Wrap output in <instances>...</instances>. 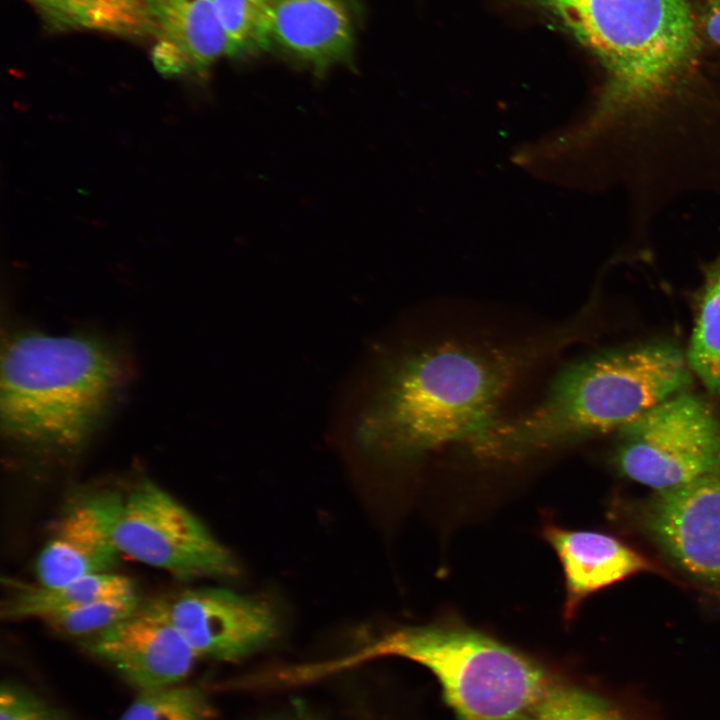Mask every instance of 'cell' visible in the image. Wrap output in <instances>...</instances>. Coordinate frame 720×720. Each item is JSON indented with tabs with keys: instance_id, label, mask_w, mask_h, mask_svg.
<instances>
[{
	"instance_id": "obj_1",
	"label": "cell",
	"mask_w": 720,
	"mask_h": 720,
	"mask_svg": "<svg viewBox=\"0 0 720 720\" xmlns=\"http://www.w3.org/2000/svg\"><path fill=\"white\" fill-rule=\"evenodd\" d=\"M566 324L515 342L445 337L410 351L389 369L364 416L365 447L410 458L452 444L476 447L502 419L521 378L575 337Z\"/></svg>"
},
{
	"instance_id": "obj_2",
	"label": "cell",
	"mask_w": 720,
	"mask_h": 720,
	"mask_svg": "<svg viewBox=\"0 0 720 720\" xmlns=\"http://www.w3.org/2000/svg\"><path fill=\"white\" fill-rule=\"evenodd\" d=\"M686 354L653 340L608 348L566 363L541 399L512 419H500L480 453L515 456L618 432L692 383Z\"/></svg>"
},
{
	"instance_id": "obj_3",
	"label": "cell",
	"mask_w": 720,
	"mask_h": 720,
	"mask_svg": "<svg viewBox=\"0 0 720 720\" xmlns=\"http://www.w3.org/2000/svg\"><path fill=\"white\" fill-rule=\"evenodd\" d=\"M403 654L433 674L461 720H634L605 696L463 625L416 626Z\"/></svg>"
},
{
	"instance_id": "obj_4",
	"label": "cell",
	"mask_w": 720,
	"mask_h": 720,
	"mask_svg": "<svg viewBox=\"0 0 720 720\" xmlns=\"http://www.w3.org/2000/svg\"><path fill=\"white\" fill-rule=\"evenodd\" d=\"M112 351L79 335L29 332L1 357L3 433L29 446L70 450L94 432L119 380Z\"/></svg>"
},
{
	"instance_id": "obj_5",
	"label": "cell",
	"mask_w": 720,
	"mask_h": 720,
	"mask_svg": "<svg viewBox=\"0 0 720 720\" xmlns=\"http://www.w3.org/2000/svg\"><path fill=\"white\" fill-rule=\"evenodd\" d=\"M604 67L602 115L655 103L680 84L699 41L687 0H535Z\"/></svg>"
},
{
	"instance_id": "obj_6",
	"label": "cell",
	"mask_w": 720,
	"mask_h": 720,
	"mask_svg": "<svg viewBox=\"0 0 720 720\" xmlns=\"http://www.w3.org/2000/svg\"><path fill=\"white\" fill-rule=\"evenodd\" d=\"M617 436L618 470L656 491L720 472V413L689 391L653 407Z\"/></svg>"
},
{
	"instance_id": "obj_7",
	"label": "cell",
	"mask_w": 720,
	"mask_h": 720,
	"mask_svg": "<svg viewBox=\"0 0 720 720\" xmlns=\"http://www.w3.org/2000/svg\"><path fill=\"white\" fill-rule=\"evenodd\" d=\"M113 539L120 554L181 580L230 577L238 572L231 552L202 521L148 479L121 497Z\"/></svg>"
},
{
	"instance_id": "obj_8",
	"label": "cell",
	"mask_w": 720,
	"mask_h": 720,
	"mask_svg": "<svg viewBox=\"0 0 720 720\" xmlns=\"http://www.w3.org/2000/svg\"><path fill=\"white\" fill-rule=\"evenodd\" d=\"M148 603L198 657L239 659L263 648L278 631L277 617L267 603L225 588L188 589Z\"/></svg>"
},
{
	"instance_id": "obj_9",
	"label": "cell",
	"mask_w": 720,
	"mask_h": 720,
	"mask_svg": "<svg viewBox=\"0 0 720 720\" xmlns=\"http://www.w3.org/2000/svg\"><path fill=\"white\" fill-rule=\"evenodd\" d=\"M641 520L677 568L720 585V472L656 491L643 505Z\"/></svg>"
},
{
	"instance_id": "obj_10",
	"label": "cell",
	"mask_w": 720,
	"mask_h": 720,
	"mask_svg": "<svg viewBox=\"0 0 720 720\" xmlns=\"http://www.w3.org/2000/svg\"><path fill=\"white\" fill-rule=\"evenodd\" d=\"M87 648L139 692L180 684L198 657L172 623L149 603L91 636Z\"/></svg>"
},
{
	"instance_id": "obj_11",
	"label": "cell",
	"mask_w": 720,
	"mask_h": 720,
	"mask_svg": "<svg viewBox=\"0 0 720 720\" xmlns=\"http://www.w3.org/2000/svg\"><path fill=\"white\" fill-rule=\"evenodd\" d=\"M121 497L97 492L70 505L36 558L34 571L39 584L57 586L111 572L120 555L113 524Z\"/></svg>"
},
{
	"instance_id": "obj_12",
	"label": "cell",
	"mask_w": 720,
	"mask_h": 720,
	"mask_svg": "<svg viewBox=\"0 0 720 720\" xmlns=\"http://www.w3.org/2000/svg\"><path fill=\"white\" fill-rule=\"evenodd\" d=\"M152 62L165 77L206 76L229 57L227 32L212 0H147Z\"/></svg>"
},
{
	"instance_id": "obj_13",
	"label": "cell",
	"mask_w": 720,
	"mask_h": 720,
	"mask_svg": "<svg viewBox=\"0 0 720 720\" xmlns=\"http://www.w3.org/2000/svg\"><path fill=\"white\" fill-rule=\"evenodd\" d=\"M271 42L321 76L350 65L354 28L346 0H268Z\"/></svg>"
},
{
	"instance_id": "obj_14",
	"label": "cell",
	"mask_w": 720,
	"mask_h": 720,
	"mask_svg": "<svg viewBox=\"0 0 720 720\" xmlns=\"http://www.w3.org/2000/svg\"><path fill=\"white\" fill-rule=\"evenodd\" d=\"M543 536L563 568L566 594L563 615L566 620L576 615L588 596L629 576L653 569L648 559L608 534L548 524Z\"/></svg>"
},
{
	"instance_id": "obj_15",
	"label": "cell",
	"mask_w": 720,
	"mask_h": 720,
	"mask_svg": "<svg viewBox=\"0 0 720 720\" xmlns=\"http://www.w3.org/2000/svg\"><path fill=\"white\" fill-rule=\"evenodd\" d=\"M51 33L96 32L150 39L147 0H21Z\"/></svg>"
},
{
	"instance_id": "obj_16",
	"label": "cell",
	"mask_w": 720,
	"mask_h": 720,
	"mask_svg": "<svg viewBox=\"0 0 720 720\" xmlns=\"http://www.w3.org/2000/svg\"><path fill=\"white\" fill-rule=\"evenodd\" d=\"M132 592H136L134 582L112 572L85 576L57 586L20 584L4 602L1 614L14 620H44L96 599Z\"/></svg>"
},
{
	"instance_id": "obj_17",
	"label": "cell",
	"mask_w": 720,
	"mask_h": 720,
	"mask_svg": "<svg viewBox=\"0 0 720 720\" xmlns=\"http://www.w3.org/2000/svg\"><path fill=\"white\" fill-rule=\"evenodd\" d=\"M685 354L692 373L720 397V257L705 273Z\"/></svg>"
},
{
	"instance_id": "obj_18",
	"label": "cell",
	"mask_w": 720,
	"mask_h": 720,
	"mask_svg": "<svg viewBox=\"0 0 720 720\" xmlns=\"http://www.w3.org/2000/svg\"><path fill=\"white\" fill-rule=\"evenodd\" d=\"M229 40V57H245L268 49V0H212Z\"/></svg>"
},
{
	"instance_id": "obj_19",
	"label": "cell",
	"mask_w": 720,
	"mask_h": 720,
	"mask_svg": "<svg viewBox=\"0 0 720 720\" xmlns=\"http://www.w3.org/2000/svg\"><path fill=\"white\" fill-rule=\"evenodd\" d=\"M207 714L202 692L178 684L139 692L119 720H207Z\"/></svg>"
},
{
	"instance_id": "obj_20",
	"label": "cell",
	"mask_w": 720,
	"mask_h": 720,
	"mask_svg": "<svg viewBox=\"0 0 720 720\" xmlns=\"http://www.w3.org/2000/svg\"><path fill=\"white\" fill-rule=\"evenodd\" d=\"M141 605L137 592H132L96 599L43 621L67 635L93 636L134 614Z\"/></svg>"
},
{
	"instance_id": "obj_21",
	"label": "cell",
	"mask_w": 720,
	"mask_h": 720,
	"mask_svg": "<svg viewBox=\"0 0 720 720\" xmlns=\"http://www.w3.org/2000/svg\"><path fill=\"white\" fill-rule=\"evenodd\" d=\"M0 720H60L46 704L29 691L11 683L0 693Z\"/></svg>"
},
{
	"instance_id": "obj_22",
	"label": "cell",
	"mask_w": 720,
	"mask_h": 720,
	"mask_svg": "<svg viewBox=\"0 0 720 720\" xmlns=\"http://www.w3.org/2000/svg\"><path fill=\"white\" fill-rule=\"evenodd\" d=\"M703 27L707 37L720 46V0H710L703 15Z\"/></svg>"
}]
</instances>
